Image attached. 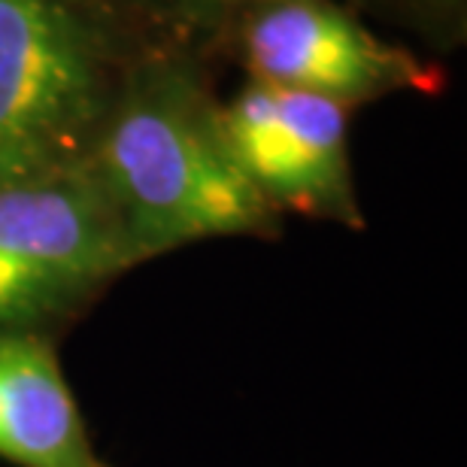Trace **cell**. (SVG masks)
I'll use <instances>...</instances> for the list:
<instances>
[{"label": "cell", "instance_id": "cell-1", "mask_svg": "<svg viewBox=\"0 0 467 467\" xmlns=\"http://www.w3.org/2000/svg\"><path fill=\"white\" fill-rule=\"evenodd\" d=\"M130 252L182 246L255 228L265 194L225 137L161 100L121 113L104 143V185Z\"/></svg>", "mask_w": 467, "mask_h": 467}, {"label": "cell", "instance_id": "cell-2", "mask_svg": "<svg viewBox=\"0 0 467 467\" xmlns=\"http://www.w3.org/2000/svg\"><path fill=\"white\" fill-rule=\"evenodd\" d=\"M134 258L100 185L40 176L0 189V334L27 331Z\"/></svg>", "mask_w": 467, "mask_h": 467}, {"label": "cell", "instance_id": "cell-3", "mask_svg": "<svg viewBox=\"0 0 467 467\" xmlns=\"http://www.w3.org/2000/svg\"><path fill=\"white\" fill-rule=\"evenodd\" d=\"M91 79L52 0H0V189L52 176L91 109Z\"/></svg>", "mask_w": 467, "mask_h": 467}, {"label": "cell", "instance_id": "cell-4", "mask_svg": "<svg viewBox=\"0 0 467 467\" xmlns=\"http://www.w3.org/2000/svg\"><path fill=\"white\" fill-rule=\"evenodd\" d=\"M222 137L265 201L313 207L340 198L347 116L337 98L261 79L234 104Z\"/></svg>", "mask_w": 467, "mask_h": 467}, {"label": "cell", "instance_id": "cell-5", "mask_svg": "<svg viewBox=\"0 0 467 467\" xmlns=\"http://www.w3.org/2000/svg\"><path fill=\"white\" fill-rule=\"evenodd\" d=\"M249 58L265 82L328 98L377 88L395 73L389 49L316 4H283L261 16L249 31Z\"/></svg>", "mask_w": 467, "mask_h": 467}, {"label": "cell", "instance_id": "cell-6", "mask_svg": "<svg viewBox=\"0 0 467 467\" xmlns=\"http://www.w3.org/2000/svg\"><path fill=\"white\" fill-rule=\"evenodd\" d=\"M0 459L16 467H107L58 358L31 331L0 334Z\"/></svg>", "mask_w": 467, "mask_h": 467}]
</instances>
